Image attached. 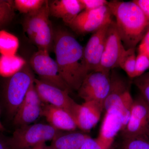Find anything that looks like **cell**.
Segmentation results:
<instances>
[{"label": "cell", "mask_w": 149, "mask_h": 149, "mask_svg": "<svg viewBox=\"0 0 149 149\" xmlns=\"http://www.w3.org/2000/svg\"><path fill=\"white\" fill-rule=\"evenodd\" d=\"M148 118H149V116H148Z\"/></svg>", "instance_id": "obj_38"}, {"label": "cell", "mask_w": 149, "mask_h": 149, "mask_svg": "<svg viewBox=\"0 0 149 149\" xmlns=\"http://www.w3.org/2000/svg\"><path fill=\"white\" fill-rule=\"evenodd\" d=\"M18 38L5 30H0V54L4 56L16 55L19 47Z\"/></svg>", "instance_id": "obj_22"}, {"label": "cell", "mask_w": 149, "mask_h": 149, "mask_svg": "<svg viewBox=\"0 0 149 149\" xmlns=\"http://www.w3.org/2000/svg\"><path fill=\"white\" fill-rule=\"evenodd\" d=\"M83 10H91L107 6L106 0H79Z\"/></svg>", "instance_id": "obj_30"}, {"label": "cell", "mask_w": 149, "mask_h": 149, "mask_svg": "<svg viewBox=\"0 0 149 149\" xmlns=\"http://www.w3.org/2000/svg\"><path fill=\"white\" fill-rule=\"evenodd\" d=\"M27 63L23 58L16 54L0 55V76L8 78L20 71Z\"/></svg>", "instance_id": "obj_20"}, {"label": "cell", "mask_w": 149, "mask_h": 149, "mask_svg": "<svg viewBox=\"0 0 149 149\" xmlns=\"http://www.w3.org/2000/svg\"><path fill=\"white\" fill-rule=\"evenodd\" d=\"M54 30L51 22L35 35L32 40L39 50L49 53L54 47Z\"/></svg>", "instance_id": "obj_21"}, {"label": "cell", "mask_w": 149, "mask_h": 149, "mask_svg": "<svg viewBox=\"0 0 149 149\" xmlns=\"http://www.w3.org/2000/svg\"><path fill=\"white\" fill-rule=\"evenodd\" d=\"M5 130L4 127L1 122V108H0V132H2Z\"/></svg>", "instance_id": "obj_36"}, {"label": "cell", "mask_w": 149, "mask_h": 149, "mask_svg": "<svg viewBox=\"0 0 149 149\" xmlns=\"http://www.w3.org/2000/svg\"><path fill=\"white\" fill-rule=\"evenodd\" d=\"M120 149H149L148 136L123 138Z\"/></svg>", "instance_id": "obj_27"}, {"label": "cell", "mask_w": 149, "mask_h": 149, "mask_svg": "<svg viewBox=\"0 0 149 149\" xmlns=\"http://www.w3.org/2000/svg\"><path fill=\"white\" fill-rule=\"evenodd\" d=\"M84 49L67 30L62 28L54 30L56 61L62 77L71 91H78L88 74L84 64Z\"/></svg>", "instance_id": "obj_1"}, {"label": "cell", "mask_w": 149, "mask_h": 149, "mask_svg": "<svg viewBox=\"0 0 149 149\" xmlns=\"http://www.w3.org/2000/svg\"><path fill=\"white\" fill-rule=\"evenodd\" d=\"M149 69V56L145 53L139 52L136 56V77H139Z\"/></svg>", "instance_id": "obj_29"}, {"label": "cell", "mask_w": 149, "mask_h": 149, "mask_svg": "<svg viewBox=\"0 0 149 149\" xmlns=\"http://www.w3.org/2000/svg\"><path fill=\"white\" fill-rule=\"evenodd\" d=\"M60 131L49 123L31 124L17 127L7 141L11 149H30L52 141Z\"/></svg>", "instance_id": "obj_4"}, {"label": "cell", "mask_w": 149, "mask_h": 149, "mask_svg": "<svg viewBox=\"0 0 149 149\" xmlns=\"http://www.w3.org/2000/svg\"><path fill=\"white\" fill-rule=\"evenodd\" d=\"M34 84L36 91L44 103L65 110L72 115L77 103L70 97L69 92L36 78Z\"/></svg>", "instance_id": "obj_11"}, {"label": "cell", "mask_w": 149, "mask_h": 149, "mask_svg": "<svg viewBox=\"0 0 149 149\" xmlns=\"http://www.w3.org/2000/svg\"><path fill=\"white\" fill-rule=\"evenodd\" d=\"M49 54L47 51L38 50L30 58V67L40 80L70 93L71 90L62 77L56 62Z\"/></svg>", "instance_id": "obj_5"}, {"label": "cell", "mask_w": 149, "mask_h": 149, "mask_svg": "<svg viewBox=\"0 0 149 149\" xmlns=\"http://www.w3.org/2000/svg\"><path fill=\"white\" fill-rule=\"evenodd\" d=\"M133 83L140 91L141 95L149 106V72L134 78Z\"/></svg>", "instance_id": "obj_28"}, {"label": "cell", "mask_w": 149, "mask_h": 149, "mask_svg": "<svg viewBox=\"0 0 149 149\" xmlns=\"http://www.w3.org/2000/svg\"><path fill=\"white\" fill-rule=\"evenodd\" d=\"M125 49L115 22L112 20L107 31L103 54L98 71L110 73L113 69L119 67V61Z\"/></svg>", "instance_id": "obj_8"}, {"label": "cell", "mask_w": 149, "mask_h": 149, "mask_svg": "<svg viewBox=\"0 0 149 149\" xmlns=\"http://www.w3.org/2000/svg\"><path fill=\"white\" fill-rule=\"evenodd\" d=\"M14 1L0 0V30L8 25L14 17Z\"/></svg>", "instance_id": "obj_25"}, {"label": "cell", "mask_w": 149, "mask_h": 149, "mask_svg": "<svg viewBox=\"0 0 149 149\" xmlns=\"http://www.w3.org/2000/svg\"><path fill=\"white\" fill-rule=\"evenodd\" d=\"M89 135L84 132L61 131L52 141L49 149H80Z\"/></svg>", "instance_id": "obj_18"}, {"label": "cell", "mask_w": 149, "mask_h": 149, "mask_svg": "<svg viewBox=\"0 0 149 149\" xmlns=\"http://www.w3.org/2000/svg\"><path fill=\"white\" fill-rule=\"evenodd\" d=\"M44 104L33 84L13 118L14 125L19 127L32 124L42 116Z\"/></svg>", "instance_id": "obj_9"}, {"label": "cell", "mask_w": 149, "mask_h": 149, "mask_svg": "<svg viewBox=\"0 0 149 149\" xmlns=\"http://www.w3.org/2000/svg\"><path fill=\"white\" fill-rule=\"evenodd\" d=\"M0 149H11L7 139H4L0 137Z\"/></svg>", "instance_id": "obj_34"}, {"label": "cell", "mask_w": 149, "mask_h": 149, "mask_svg": "<svg viewBox=\"0 0 149 149\" xmlns=\"http://www.w3.org/2000/svg\"><path fill=\"white\" fill-rule=\"evenodd\" d=\"M104 106L95 102H85L76 104L72 116L77 128L83 132H88L95 127L98 122Z\"/></svg>", "instance_id": "obj_13"}, {"label": "cell", "mask_w": 149, "mask_h": 149, "mask_svg": "<svg viewBox=\"0 0 149 149\" xmlns=\"http://www.w3.org/2000/svg\"><path fill=\"white\" fill-rule=\"evenodd\" d=\"M80 149H107L98 139H94L89 136L87 138Z\"/></svg>", "instance_id": "obj_31"}, {"label": "cell", "mask_w": 149, "mask_h": 149, "mask_svg": "<svg viewBox=\"0 0 149 149\" xmlns=\"http://www.w3.org/2000/svg\"><path fill=\"white\" fill-rule=\"evenodd\" d=\"M111 71L110 74V89L104 104V111L112 106L125 92L130 91L129 82L116 72L112 70Z\"/></svg>", "instance_id": "obj_19"}, {"label": "cell", "mask_w": 149, "mask_h": 149, "mask_svg": "<svg viewBox=\"0 0 149 149\" xmlns=\"http://www.w3.org/2000/svg\"><path fill=\"white\" fill-rule=\"evenodd\" d=\"M136 48L125 49L119 63V67L126 72L129 78L133 79L136 78Z\"/></svg>", "instance_id": "obj_23"}, {"label": "cell", "mask_w": 149, "mask_h": 149, "mask_svg": "<svg viewBox=\"0 0 149 149\" xmlns=\"http://www.w3.org/2000/svg\"><path fill=\"white\" fill-rule=\"evenodd\" d=\"M148 116V105L142 96L134 99L128 123L121 131L123 138L147 136Z\"/></svg>", "instance_id": "obj_10"}, {"label": "cell", "mask_w": 149, "mask_h": 149, "mask_svg": "<svg viewBox=\"0 0 149 149\" xmlns=\"http://www.w3.org/2000/svg\"><path fill=\"white\" fill-rule=\"evenodd\" d=\"M35 79L33 70L27 63L20 71L7 78L4 86V99L8 113L13 118Z\"/></svg>", "instance_id": "obj_3"}, {"label": "cell", "mask_w": 149, "mask_h": 149, "mask_svg": "<svg viewBox=\"0 0 149 149\" xmlns=\"http://www.w3.org/2000/svg\"><path fill=\"white\" fill-rule=\"evenodd\" d=\"M105 111L97 139L107 149H110L116 136L123 129V119L120 112L114 106L111 107Z\"/></svg>", "instance_id": "obj_14"}, {"label": "cell", "mask_w": 149, "mask_h": 149, "mask_svg": "<svg viewBox=\"0 0 149 149\" xmlns=\"http://www.w3.org/2000/svg\"><path fill=\"white\" fill-rule=\"evenodd\" d=\"M110 74L100 71L88 73L77 91L78 96L84 102H95L104 106L110 89Z\"/></svg>", "instance_id": "obj_6"}, {"label": "cell", "mask_w": 149, "mask_h": 149, "mask_svg": "<svg viewBox=\"0 0 149 149\" xmlns=\"http://www.w3.org/2000/svg\"><path fill=\"white\" fill-rule=\"evenodd\" d=\"M147 136H148V137L149 138V125L148 128V131H147Z\"/></svg>", "instance_id": "obj_37"}, {"label": "cell", "mask_w": 149, "mask_h": 149, "mask_svg": "<svg viewBox=\"0 0 149 149\" xmlns=\"http://www.w3.org/2000/svg\"><path fill=\"white\" fill-rule=\"evenodd\" d=\"M42 116L49 125L57 130L71 131L77 128L72 114L60 108L46 104L43 107Z\"/></svg>", "instance_id": "obj_15"}, {"label": "cell", "mask_w": 149, "mask_h": 149, "mask_svg": "<svg viewBox=\"0 0 149 149\" xmlns=\"http://www.w3.org/2000/svg\"><path fill=\"white\" fill-rule=\"evenodd\" d=\"M133 1L141 9L149 22V0H134Z\"/></svg>", "instance_id": "obj_33"}, {"label": "cell", "mask_w": 149, "mask_h": 149, "mask_svg": "<svg viewBox=\"0 0 149 149\" xmlns=\"http://www.w3.org/2000/svg\"><path fill=\"white\" fill-rule=\"evenodd\" d=\"M50 15L49 1H46L44 5L39 10L27 15L23 26L25 32L31 40H33L35 35L50 22Z\"/></svg>", "instance_id": "obj_17"}, {"label": "cell", "mask_w": 149, "mask_h": 149, "mask_svg": "<svg viewBox=\"0 0 149 149\" xmlns=\"http://www.w3.org/2000/svg\"><path fill=\"white\" fill-rule=\"evenodd\" d=\"M30 149H49V146L46 145V143H42Z\"/></svg>", "instance_id": "obj_35"}, {"label": "cell", "mask_w": 149, "mask_h": 149, "mask_svg": "<svg viewBox=\"0 0 149 149\" xmlns=\"http://www.w3.org/2000/svg\"><path fill=\"white\" fill-rule=\"evenodd\" d=\"M94 32L84 49V64L88 74L98 71L104 49L106 36L110 23Z\"/></svg>", "instance_id": "obj_12"}, {"label": "cell", "mask_w": 149, "mask_h": 149, "mask_svg": "<svg viewBox=\"0 0 149 149\" xmlns=\"http://www.w3.org/2000/svg\"><path fill=\"white\" fill-rule=\"evenodd\" d=\"M123 45L126 49L136 48L149 29V22L140 7L132 1H113L107 5Z\"/></svg>", "instance_id": "obj_2"}, {"label": "cell", "mask_w": 149, "mask_h": 149, "mask_svg": "<svg viewBox=\"0 0 149 149\" xmlns=\"http://www.w3.org/2000/svg\"><path fill=\"white\" fill-rule=\"evenodd\" d=\"M46 1V0H15L14 5L15 9L27 15L39 10Z\"/></svg>", "instance_id": "obj_26"}, {"label": "cell", "mask_w": 149, "mask_h": 149, "mask_svg": "<svg viewBox=\"0 0 149 149\" xmlns=\"http://www.w3.org/2000/svg\"><path fill=\"white\" fill-rule=\"evenodd\" d=\"M50 15L61 19L68 25L83 10L79 0H54L49 1Z\"/></svg>", "instance_id": "obj_16"}, {"label": "cell", "mask_w": 149, "mask_h": 149, "mask_svg": "<svg viewBox=\"0 0 149 149\" xmlns=\"http://www.w3.org/2000/svg\"><path fill=\"white\" fill-rule=\"evenodd\" d=\"M138 52L145 53L149 56V29L140 42Z\"/></svg>", "instance_id": "obj_32"}, {"label": "cell", "mask_w": 149, "mask_h": 149, "mask_svg": "<svg viewBox=\"0 0 149 149\" xmlns=\"http://www.w3.org/2000/svg\"><path fill=\"white\" fill-rule=\"evenodd\" d=\"M107 6L97 9L83 10L72 20L69 26L78 34L94 33L113 20Z\"/></svg>", "instance_id": "obj_7"}, {"label": "cell", "mask_w": 149, "mask_h": 149, "mask_svg": "<svg viewBox=\"0 0 149 149\" xmlns=\"http://www.w3.org/2000/svg\"><path fill=\"white\" fill-rule=\"evenodd\" d=\"M133 101L134 99L131 96L130 91H128L123 95L112 106L115 107L119 111L122 116L123 123V129L122 131L128 123Z\"/></svg>", "instance_id": "obj_24"}]
</instances>
